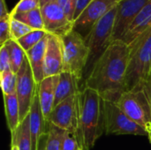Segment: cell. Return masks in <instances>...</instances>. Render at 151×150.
<instances>
[{"label": "cell", "mask_w": 151, "mask_h": 150, "mask_svg": "<svg viewBox=\"0 0 151 150\" xmlns=\"http://www.w3.org/2000/svg\"><path fill=\"white\" fill-rule=\"evenodd\" d=\"M11 150H18V149H17V148H16V147H14V146H11Z\"/></svg>", "instance_id": "obj_39"}, {"label": "cell", "mask_w": 151, "mask_h": 150, "mask_svg": "<svg viewBox=\"0 0 151 150\" xmlns=\"http://www.w3.org/2000/svg\"><path fill=\"white\" fill-rule=\"evenodd\" d=\"M151 26V0L143 7L138 16L134 19L127 32L120 39L127 45L134 42L144 31Z\"/></svg>", "instance_id": "obj_16"}, {"label": "cell", "mask_w": 151, "mask_h": 150, "mask_svg": "<svg viewBox=\"0 0 151 150\" xmlns=\"http://www.w3.org/2000/svg\"><path fill=\"white\" fill-rule=\"evenodd\" d=\"M48 123L76 137L79 127V94L57 104L50 114Z\"/></svg>", "instance_id": "obj_8"}, {"label": "cell", "mask_w": 151, "mask_h": 150, "mask_svg": "<svg viewBox=\"0 0 151 150\" xmlns=\"http://www.w3.org/2000/svg\"><path fill=\"white\" fill-rule=\"evenodd\" d=\"M80 80V78L68 72H62L60 74H58V82L56 89L54 107L66 98L76 95L81 92L79 88Z\"/></svg>", "instance_id": "obj_18"}, {"label": "cell", "mask_w": 151, "mask_h": 150, "mask_svg": "<svg viewBox=\"0 0 151 150\" xmlns=\"http://www.w3.org/2000/svg\"><path fill=\"white\" fill-rule=\"evenodd\" d=\"M33 30L34 29H32L30 27L24 24L23 22L11 17V34L12 40L17 41Z\"/></svg>", "instance_id": "obj_26"}, {"label": "cell", "mask_w": 151, "mask_h": 150, "mask_svg": "<svg viewBox=\"0 0 151 150\" xmlns=\"http://www.w3.org/2000/svg\"><path fill=\"white\" fill-rule=\"evenodd\" d=\"M104 133L114 135L148 136L144 127L132 120L118 105L111 101L104 100Z\"/></svg>", "instance_id": "obj_6"}, {"label": "cell", "mask_w": 151, "mask_h": 150, "mask_svg": "<svg viewBox=\"0 0 151 150\" xmlns=\"http://www.w3.org/2000/svg\"><path fill=\"white\" fill-rule=\"evenodd\" d=\"M41 10L47 33L61 37L74 29V23L69 19L57 0L45 4Z\"/></svg>", "instance_id": "obj_10"}, {"label": "cell", "mask_w": 151, "mask_h": 150, "mask_svg": "<svg viewBox=\"0 0 151 150\" xmlns=\"http://www.w3.org/2000/svg\"><path fill=\"white\" fill-rule=\"evenodd\" d=\"M49 33H47L45 30H33L16 42L27 52L37 45Z\"/></svg>", "instance_id": "obj_23"}, {"label": "cell", "mask_w": 151, "mask_h": 150, "mask_svg": "<svg viewBox=\"0 0 151 150\" xmlns=\"http://www.w3.org/2000/svg\"><path fill=\"white\" fill-rule=\"evenodd\" d=\"M47 131H48L49 138H48L46 150H60L61 140L65 131L59 129L58 127L50 123H48L47 125Z\"/></svg>", "instance_id": "obj_25"}, {"label": "cell", "mask_w": 151, "mask_h": 150, "mask_svg": "<svg viewBox=\"0 0 151 150\" xmlns=\"http://www.w3.org/2000/svg\"><path fill=\"white\" fill-rule=\"evenodd\" d=\"M146 131H147V133H148V138H149V140H150V141L151 143V122L147 126V127H146Z\"/></svg>", "instance_id": "obj_37"}, {"label": "cell", "mask_w": 151, "mask_h": 150, "mask_svg": "<svg viewBox=\"0 0 151 150\" xmlns=\"http://www.w3.org/2000/svg\"><path fill=\"white\" fill-rule=\"evenodd\" d=\"M11 70L10 55L6 45L0 46V72Z\"/></svg>", "instance_id": "obj_31"}, {"label": "cell", "mask_w": 151, "mask_h": 150, "mask_svg": "<svg viewBox=\"0 0 151 150\" xmlns=\"http://www.w3.org/2000/svg\"><path fill=\"white\" fill-rule=\"evenodd\" d=\"M58 82V75L46 77L37 86V92L41 105V110L46 124L50 114L54 108V102L56 96V89Z\"/></svg>", "instance_id": "obj_14"}, {"label": "cell", "mask_w": 151, "mask_h": 150, "mask_svg": "<svg viewBox=\"0 0 151 150\" xmlns=\"http://www.w3.org/2000/svg\"><path fill=\"white\" fill-rule=\"evenodd\" d=\"M16 74V95L19 104V120L21 122L29 115L33 98L37 88V85L35 83L27 57H26L21 68Z\"/></svg>", "instance_id": "obj_9"}, {"label": "cell", "mask_w": 151, "mask_h": 150, "mask_svg": "<svg viewBox=\"0 0 151 150\" xmlns=\"http://www.w3.org/2000/svg\"><path fill=\"white\" fill-rule=\"evenodd\" d=\"M128 46L130 57L125 92L137 88L148 78L151 68V26Z\"/></svg>", "instance_id": "obj_3"}, {"label": "cell", "mask_w": 151, "mask_h": 150, "mask_svg": "<svg viewBox=\"0 0 151 150\" xmlns=\"http://www.w3.org/2000/svg\"><path fill=\"white\" fill-rule=\"evenodd\" d=\"M0 83L3 95L15 94L17 88V74L12 70L0 72Z\"/></svg>", "instance_id": "obj_24"}, {"label": "cell", "mask_w": 151, "mask_h": 150, "mask_svg": "<svg viewBox=\"0 0 151 150\" xmlns=\"http://www.w3.org/2000/svg\"><path fill=\"white\" fill-rule=\"evenodd\" d=\"M11 17L23 22L34 30H44L43 19L41 8L35 9L27 12L11 15Z\"/></svg>", "instance_id": "obj_22"}, {"label": "cell", "mask_w": 151, "mask_h": 150, "mask_svg": "<svg viewBox=\"0 0 151 150\" xmlns=\"http://www.w3.org/2000/svg\"><path fill=\"white\" fill-rule=\"evenodd\" d=\"M139 88H144V90L146 91V93H147V95H148V97H149V99H150V102L151 104V87L147 86V85H141Z\"/></svg>", "instance_id": "obj_35"}, {"label": "cell", "mask_w": 151, "mask_h": 150, "mask_svg": "<svg viewBox=\"0 0 151 150\" xmlns=\"http://www.w3.org/2000/svg\"><path fill=\"white\" fill-rule=\"evenodd\" d=\"M63 47L61 37L49 34L44 59V78L63 72Z\"/></svg>", "instance_id": "obj_13"}, {"label": "cell", "mask_w": 151, "mask_h": 150, "mask_svg": "<svg viewBox=\"0 0 151 150\" xmlns=\"http://www.w3.org/2000/svg\"><path fill=\"white\" fill-rule=\"evenodd\" d=\"M4 103V112L7 126L11 133L14 132L20 124L19 104L16 93L12 95H3Z\"/></svg>", "instance_id": "obj_20"}, {"label": "cell", "mask_w": 151, "mask_h": 150, "mask_svg": "<svg viewBox=\"0 0 151 150\" xmlns=\"http://www.w3.org/2000/svg\"><path fill=\"white\" fill-rule=\"evenodd\" d=\"M41 0H19L12 10L10 15L27 12L35 9L41 8Z\"/></svg>", "instance_id": "obj_27"}, {"label": "cell", "mask_w": 151, "mask_h": 150, "mask_svg": "<svg viewBox=\"0 0 151 150\" xmlns=\"http://www.w3.org/2000/svg\"><path fill=\"white\" fill-rule=\"evenodd\" d=\"M29 118H30V133H31V139H32V150H36L38 140L40 136L44 132L47 131V125H48L44 120L41 110L37 88L31 104Z\"/></svg>", "instance_id": "obj_15"}, {"label": "cell", "mask_w": 151, "mask_h": 150, "mask_svg": "<svg viewBox=\"0 0 151 150\" xmlns=\"http://www.w3.org/2000/svg\"><path fill=\"white\" fill-rule=\"evenodd\" d=\"M93 0H77L76 4V10H75V15H74V21L82 13V11L90 4V3Z\"/></svg>", "instance_id": "obj_32"}, {"label": "cell", "mask_w": 151, "mask_h": 150, "mask_svg": "<svg viewBox=\"0 0 151 150\" xmlns=\"http://www.w3.org/2000/svg\"><path fill=\"white\" fill-rule=\"evenodd\" d=\"M48 35L49 34L37 45H35L34 48L26 52L37 86L44 79V59L47 48Z\"/></svg>", "instance_id": "obj_17"}, {"label": "cell", "mask_w": 151, "mask_h": 150, "mask_svg": "<svg viewBox=\"0 0 151 150\" xmlns=\"http://www.w3.org/2000/svg\"><path fill=\"white\" fill-rule=\"evenodd\" d=\"M11 11H8V7L5 0H0V19L10 17Z\"/></svg>", "instance_id": "obj_34"}, {"label": "cell", "mask_w": 151, "mask_h": 150, "mask_svg": "<svg viewBox=\"0 0 151 150\" xmlns=\"http://www.w3.org/2000/svg\"><path fill=\"white\" fill-rule=\"evenodd\" d=\"M116 103L132 120L145 129L151 122V104L143 88L123 93Z\"/></svg>", "instance_id": "obj_7"}, {"label": "cell", "mask_w": 151, "mask_h": 150, "mask_svg": "<svg viewBox=\"0 0 151 150\" xmlns=\"http://www.w3.org/2000/svg\"><path fill=\"white\" fill-rule=\"evenodd\" d=\"M48 138H49V134H48V131H46L40 136V138L38 140L36 150H46Z\"/></svg>", "instance_id": "obj_33"}, {"label": "cell", "mask_w": 151, "mask_h": 150, "mask_svg": "<svg viewBox=\"0 0 151 150\" xmlns=\"http://www.w3.org/2000/svg\"><path fill=\"white\" fill-rule=\"evenodd\" d=\"M12 39L11 16L0 19V46L4 45Z\"/></svg>", "instance_id": "obj_29"}, {"label": "cell", "mask_w": 151, "mask_h": 150, "mask_svg": "<svg viewBox=\"0 0 151 150\" xmlns=\"http://www.w3.org/2000/svg\"><path fill=\"white\" fill-rule=\"evenodd\" d=\"M129 57V46L113 41L91 66L84 87L96 91L104 101L117 103L125 93Z\"/></svg>", "instance_id": "obj_1"}, {"label": "cell", "mask_w": 151, "mask_h": 150, "mask_svg": "<svg viewBox=\"0 0 151 150\" xmlns=\"http://www.w3.org/2000/svg\"><path fill=\"white\" fill-rule=\"evenodd\" d=\"M116 13L117 6H115L105 16L100 19L93 26L88 34L84 36L90 52L88 64L93 65L96 60L113 42Z\"/></svg>", "instance_id": "obj_5"}, {"label": "cell", "mask_w": 151, "mask_h": 150, "mask_svg": "<svg viewBox=\"0 0 151 150\" xmlns=\"http://www.w3.org/2000/svg\"><path fill=\"white\" fill-rule=\"evenodd\" d=\"M104 131V100L96 91L84 87L79 93V127L76 134L81 149H92Z\"/></svg>", "instance_id": "obj_2"}, {"label": "cell", "mask_w": 151, "mask_h": 150, "mask_svg": "<svg viewBox=\"0 0 151 150\" xmlns=\"http://www.w3.org/2000/svg\"><path fill=\"white\" fill-rule=\"evenodd\" d=\"M51 1H55V0H41V5L42 6V5H44L45 4H47V3H49V2H51ZM41 6V7H42Z\"/></svg>", "instance_id": "obj_38"}, {"label": "cell", "mask_w": 151, "mask_h": 150, "mask_svg": "<svg viewBox=\"0 0 151 150\" xmlns=\"http://www.w3.org/2000/svg\"><path fill=\"white\" fill-rule=\"evenodd\" d=\"M120 0H93L90 4L74 21V30L80 34L86 32V35L93 26L111 10H112Z\"/></svg>", "instance_id": "obj_11"}, {"label": "cell", "mask_w": 151, "mask_h": 150, "mask_svg": "<svg viewBox=\"0 0 151 150\" xmlns=\"http://www.w3.org/2000/svg\"><path fill=\"white\" fill-rule=\"evenodd\" d=\"M12 143L18 150H32V139L30 133V118L29 115L20 122L18 128L11 133Z\"/></svg>", "instance_id": "obj_19"}, {"label": "cell", "mask_w": 151, "mask_h": 150, "mask_svg": "<svg viewBox=\"0 0 151 150\" xmlns=\"http://www.w3.org/2000/svg\"><path fill=\"white\" fill-rule=\"evenodd\" d=\"M63 47V72H68L81 80L89 59V49L85 37L76 30L61 36Z\"/></svg>", "instance_id": "obj_4"}, {"label": "cell", "mask_w": 151, "mask_h": 150, "mask_svg": "<svg viewBox=\"0 0 151 150\" xmlns=\"http://www.w3.org/2000/svg\"><path fill=\"white\" fill-rule=\"evenodd\" d=\"M142 85H147V86L151 87V68L150 72H149V75H148V78H147L146 81H145L143 84H142ZM139 87H140V86H139ZM139 87H138V88H139Z\"/></svg>", "instance_id": "obj_36"}, {"label": "cell", "mask_w": 151, "mask_h": 150, "mask_svg": "<svg viewBox=\"0 0 151 150\" xmlns=\"http://www.w3.org/2000/svg\"><path fill=\"white\" fill-rule=\"evenodd\" d=\"M9 55H10V62H11V70L14 72L17 73L19 69L21 68L27 55L26 51L21 48V46L14 40L11 39L5 43Z\"/></svg>", "instance_id": "obj_21"}, {"label": "cell", "mask_w": 151, "mask_h": 150, "mask_svg": "<svg viewBox=\"0 0 151 150\" xmlns=\"http://www.w3.org/2000/svg\"><path fill=\"white\" fill-rule=\"evenodd\" d=\"M150 0H120L117 5V13L113 31V41L120 40L134 19Z\"/></svg>", "instance_id": "obj_12"}, {"label": "cell", "mask_w": 151, "mask_h": 150, "mask_svg": "<svg viewBox=\"0 0 151 150\" xmlns=\"http://www.w3.org/2000/svg\"><path fill=\"white\" fill-rule=\"evenodd\" d=\"M60 150H82L76 137L68 132H64L61 144H60Z\"/></svg>", "instance_id": "obj_28"}, {"label": "cell", "mask_w": 151, "mask_h": 150, "mask_svg": "<svg viewBox=\"0 0 151 150\" xmlns=\"http://www.w3.org/2000/svg\"><path fill=\"white\" fill-rule=\"evenodd\" d=\"M61 8L64 10L66 16L71 21L74 23V15L76 10L77 0H57Z\"/></svg>", "instance_id": "obj_30"}]
</instances>
